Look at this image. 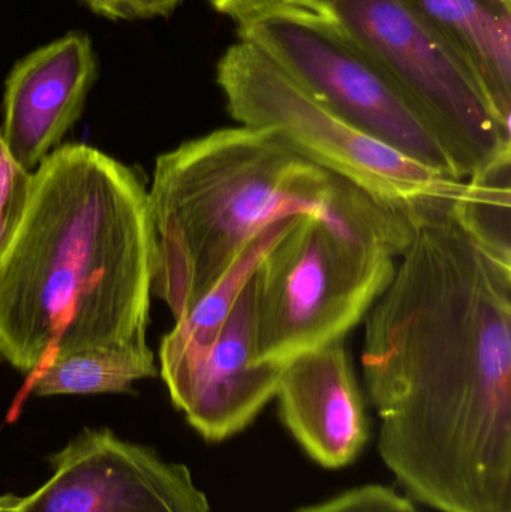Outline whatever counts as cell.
I'll list each match as a JSON object with an SVG mask.
<instances>
[{
  "mask_svg": "<svg viewBox=\"0 0 511 512\" xmlns=\"http://www.w3.org/2000/svg\"><path fill=\"white\" fill-rule=\"evenodd\" d=\"M296 512H417L413 501L381 484L357 487Z\"/></svg>",
  "mask_w": 511,
  "mask_h": 512,
  "instance_id": "cell-15",
  "label": "cell"
},
{
  "mask_svg": "<svg viewBox=\"0 0 511 512\" xmlns=\"http://www.w3.org/2000/svg\"><path fill=\"white\" fill-rule=\"evenodd\" d=\"M476 78L511 129V0H402Z\"/></svg>",
  "mask_w": 511,
  "mask_h": 512,
  "instance_id": "cell-12",
  "label": "cell"
},
{
  "mask_svg": "<svg viewBox=\"0 0 511 512\" xmlns=\"http://www.w3.org/2000/svg\"><path fill=\"white\" fill-rule=\"evenodd\" d=\"M216 83L240 126L275 132L303 158L381 203L417 212L467 194L468 182L414 162L327 110L248 42L227 48Z\"/></svg>",
  "mask_w": 511,
  "mask_h": 512,
  "instance_id": "cell-5",
  "label": "cell"
},
{
  "mask_svg": "<svg viewBox=\"0 0 511 512\" xmlns=\"http://www.w3.org/2000/svg\"><path fill=\"white\" fill-rule=\"evenodd\" d=\"M284 2H299V0H284Z\"/></svg>",
  "mask_w": 511,
  "mask_h": 512,
  "instance_id": "cell-20",
  "label": "cell"
},
{
  "mask_svg": "<svg viewBox=\"0 0 511 512\" xmlns=\"http://www.w3.org/2000/svg\"><path fill=\"white\" fill-rule=\"evenodd\" d=\"M416 218L345 180L324 218L300 215L254 271L261 360L285 367L342 342L392 282Z\"/></svg>",
  "mask_w": 511,
  "mask_h": 512,
  "instance_id": "cell-4",
  "label": "cell"
},
{
  "mask_svg": "<svg viewBox=\"0 0 511 512\" xmlns=\"http://www.w3.org/2000/svg\"><path fill=\"white\" fill-rule=\"evenodd\" d=\"M51 475L20 512H209L185 465L110 429H86L48 459Z\"/></svg>",
  "mask_w": 511,
  "mask_h": 512,
  "instance_id": "cell-8",
  "label": "cell"
},
{
  "mask_svg": "<svg viewBox=\"0 0 511 512\" xmlns=\"http://www.w3.org/2000/svg\"><path fill=\"white\" fill-rule=\"evenodd\" d=\"M332 18L401 90L468 182L511 158V129L462 60L402 0H299Z\"/></svg>",
  "mask_w": 511,
  "mask_h": 512,
  "instance_id": "cell-6",
  "label": "cell"
},
{
  "mask_svg": "<svg viewBox=\"0 0 511 512\" xmlns=\"http://www.w3.org/2000/svg\"><path fill=\"white\" fill-rule=\"evenodd\" d=\"M341 182L267 129H218L162 153L147 188L152 295L177 321L270 225L324 218Z\"/></svg>",
  "mask_w": 511,
  "mask_h": 512,
  "instance_id": "cell-3",
  "label": "cell"
},
{
  "mask_svg": "<svg viewBox=\"0 0 511 512\" xmlns=\"http://www.w3.org/2000/svg\"><path fill=\"white\" fill-rule=\"evenodd\" d=\"M275 397L282 423L317 465L347 468L365 450V399L344 343L290 361Z\"/></svg>",
  "mask_w": 511,
  "mask_h": 512,
  "instance_id": "cell-11",
  "label": "cell"
},
{
  "mask_svg": "<svg viewBox=\"0 0 511 512\" xmlns=\"http://www.w3.org/2000/svg\"><path fill=\"white\" fill-rule=\"evenodd\" d=\"M96 14L104 15L114 20H131L132 14L129 11L126 0H83Z\"/></svg>",
  "mask_w": 511,
  "mask_h": 512,
  "instance_id": "cell-18",
  "label": "cell"
},
{
  "mask_svg": "<svg viewBox=\"0 0 511 512\" xmlns=\"http://www.w3.org/2000/svg\"><path fill=\"white\" fill-rule=\"evenodd\" d=\"M183 0H126L132 18L167 17Z\"/></svg>",
  "mask_w": 511,
  "mask_h": 512,
  "instance_id": "cell-17",
  "label": "cell"
},
{
  "mask_svg": "<svg viewBox=\"0 0 511 512\" xmlns=\"http://www.w3.org/2000/svg\"><path fill=\"white\" fill-rule=\"evenodd\" d=\"M281 2L284 0H210L216 11L228 15L236 23Z\"/></svg>",
  "mask_w": 511,
  "mask_h": 512,
  "instance_id": "cell-16",
  "label": "cell"
},
{
  "mask_svg": "<svg viewBox=\"0 0 511 512\" xmlns=\"http://www.w3.org/2000/svg\"><path fill=\"white\" fill-rule=\"evenodd\" d=\"M282 372L258 355L252 274L210 346L159 375L189 426L206 441L222 442L275 399Z\"/></svg>",
  "mask_w": 511,
  "mask_h": 512,
  "instance_id": "cell-9",
  "label": "cell"
},
{
  "mask_svg": "<svg viewBox=\"0 0 511 512\" xmlns=\"http://www.w3.org/2000/svg\"><path fill=\"white\" fill-rule=\"evenodd\" d=\"M158 373L149 343L89 346L54 355L26 388L38 397L131 393L135 382Z\"/></svg>",
  "mask_w": 511,
  "mask_h": 512,
  "instance_id": "cell-13",
  "label": "cell"
},
{
  "mask_svg": "<svg viewBox=\"0 0 511 512\" xmlns=\"http://www.w3.org/2000/svg\"><path fill=\"white\" fill-rule=\"evenodd\" d=\"M95 51L72 32L27 54L6 78L0 135L9 155L32 171L80 119L96 80Z\"/></svg>",
  "mask_w": 511,
  "mask_h": 512,
  "instance_id": "cell-10",
  "label": "cell"
},
{
  "mask_svg": "<svg viewBox=\"0 0 511 512\" xmlns=\"http://www.w3.org/2000/svg\"><path fill=\"white\" fill-rule=\"evenodd\" d=\"M152 256L143 176L95 147H56L0 262V360L29 378L62 352L147 343Z\"/></svg>",
  "mask_w": 511,
  "mask_h": 512,
  "instance_id": "cell-2",
  "label": "cell"
},
{
  "mask_svg": "<svg viewBox=\"0 0 511 512\" xmlns=\"http://www.w3.org/2000/svg\"><path fill=\"white\" fill-rule=\"evenodd\" d=\"M0 512H20L18 511L17 496H0Z\"/></svg>",
  "mask_w": 511,
  "mask_h": 512,
  "instance_id": "cell-19",
  "label": "cell"
},
{
  "mask_svg": "<svg viewBox=\"0 0 511 512\" xmlns=\"http://www.w3.org/2000/svg\"><path fill=\"white\" fill-rule=\"evenodd\" d=\"M237 33L327 110L455 179L446 153L401 90L332 18L303 3L281 2L237 21Z\"/></svg>",
  "mask_w": 511,
  "mask_h": 512,
  "instance_id": "cell-7",
  "label": "cell"
},
{
  "mask_svg": "<svg viewBox=\"0 0 511 512\" xmlns=\"http://www.w3.org/2000/svg\"><path fill=\"white\" fill-rule=\"evenodd\" d=\"M419 210L392 282L366 315L362 367L378 451L411 501L511 512V259Z\"/></svg>",
  "mask_w": 511,
  "mask_h": 512,
  "instance_id": "cell-1",
  "label": "cell"
},
{
  "mask_svg": "<svg viewBox=\"0 0 511 512\" xmlns=\"http://www.w3.org/2000/svg\"><path fill=\"white\" fill-rule=\"evenodd\" d=\"M33 171L18 165L0 135V262L11 248L26 215Z\"/></svg>",
  "mask_w": 511,
  "mask_h": 512,
  "instance_id": "cell-14",
  "label": "cell"
}]
</instances>
